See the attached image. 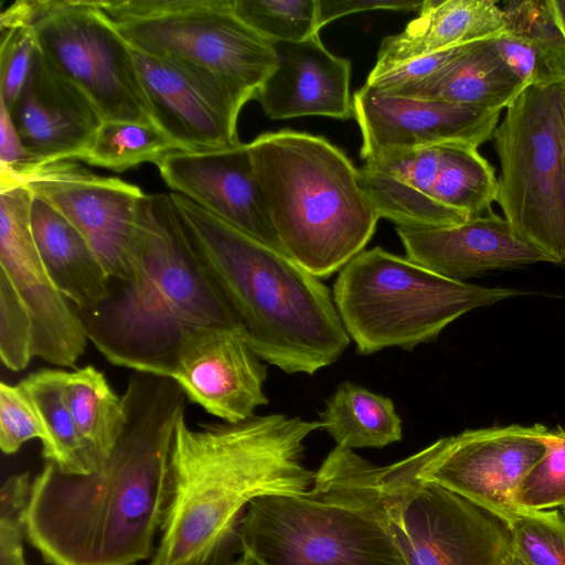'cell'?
<instances>
[{
	"label": "cell",
	"instance_id": "1",
	"mask_svg": "<svg viewBox=\"0 0 565 565\" xmlns=\"http://www.w3.org/2000/svg\"><path fill=\"white\" fill-rule=\"evenodd\" d=\"M121 397L124 427L102 470L67 475L46 461L32 478L22 529L49 565H137L156 551L188 398L173 379L135 371Z\"/></svg>",
	"mask_w": 565,
	"mask_h": 565
},
{
	"label": "cell",
	"instance_id": "2",
	"mask_svg": "<svg viewBox=\"0 0 565 565\" xmlns=\"http://www.w3.org/2000/svg\"><path fill=\"white\" fill-rule=\"evenodd\" d=\"M320 420L284 414L191 427L182 415L169 458L170 493L147 565H221L238 553L242 518L255 499L308 490L316 472L305 441Z\"/></svg>",
	"mask_w": 565,
	"mask_h": 565
},
{
	"label": "cell",
	"instance_id": "3",
	"mask_svg": "<svg viewBox=\"0 0 565 565\" xmlns=\"http://www.w3.org/2000/svg\"><path fill=\"white\" fill-rule=\"evenodd\" d=\"M76 312L89 342L108 362L167 377L194 333L224 329L241 335L193 249L171 193L143 194L127 278H109L107 297Z\"/></svg>",
	"mask_w": 565,
	"mask_h": 565
},
{
	"label": "cell",
	"instance_id": "4",
	"mask_svg": "<svg viewBox=\"0 0 565 565\" xmlns=\"http://www.w3.org/2000/svg\"><path fill=\"white\" fill-rule=\"evenodd\" d=\"M193 249L257 356L287 374H315L350 343L333 296L282 250L171 192Z\"/></svg>",
	"mask_w": 565,
	"mask_h": 565
},
{
	"label": "cell",
	"instance_id": "5",
	"mask_svg": "<svg viewBox=\"0 0 565 565\" xmlns=\"http://www.w3.org/2000/svg\"><path fill=\"white\" fill-rule=\"evenodd\" d=\"M381 471L337 446L305 492L250 502L238 553L253 565H406L388 526Z\"/></svg>",
	"mask_w": 565,
	"mask_h": 565
},
{
	"label": "cell",
	"instance_id": "6",
	"mask_svg": "<svg viewBox=\"0 0 565 565\" xmlns=\"http://www.w3.org/2000/svg\"><path fill=\"white\" fill-rule=\"evenodd\" d=\"M256 181L281 249L328 278L364 250L381 218L359 170L321 136L291 129L247 143Z\"/></svg>",
	"mask_w": 565,
	"mask_h": 565
},
{
	"label": "cell",
	"instance_id": "7",
	"mask_svg": "<svg viewBox=\"0 0 565 565\" xmlns=\"http://www.w3.org/2000/svg\"><path fill=\"white\" fill-rule=\"evenodd\" d=\"M519 294L444 277L377 246L339 271L332 295L358 351L372 354L434 341L465 313Z\"/></svg>",
	"mask_w": 565,
	"mask_h": 565
},
{
	"label": "cell",
	"instance_id": "8",
	"mask_svg": "<svg viewBox=\"0 0 565 565\" xmlns=\"http://www.w3.org/2000/svg\"><path fill=\"white\" fill-rule=\"evenodd\" d=\"M505 109L497 202L519 237L565 263V82L527 86Z\"/></svg>",
	"mask_w": 565,
	"mask_h": 565
},
{
	"label": "cell",
	"instance_id": "9",
	"mask_svg": "<svg viewBox=\"0 0 565 565\" xmlns=\"http://www.w3.org/2000/svg\"><path fill=\"white\" fill-rule=\"evenodd\" d=\"M32 201L24 184L0 190V358L13 372L34 358L75 367L89 340L42 262L31 226Z\"/></svg>",
	"mask_w": 565,
	"mask_h": 565
},
{
	"label": "cell",
	"instance_id": "10",
	"mask_svg": "<svg viewBox=\"0 0 565 565\" xmlns=\"http://www.w3.org/2000/svg\"><path fill=\"white\" fill-rule=\"evenodd\" d=\"M135 51L173 56L218 74L245 105L276 65L271 41L235 12L233 0H95Z\"/></svg>",
	"mask_w": 565,
	"mask_h": 565
},
{
	"label": "cell",
	"instance_id": "11",
	"mask_svg": "<svg viewBox=\"0 0 565 565\" xmlns=\"http://www.w3.org/2000/svg\"><path fill=\"white\" fill-rule=\"evenodd\" d=\"M23 23L41 55L94 103L104 120L156 124L132 49L90 0H19L0 24Z\"/></svg>",
	"mask_w": 565,
	"mask_h": 565
},
{
	"label": "cell",
	"instance_id": "12",
	"mask_svg": "<svg viewBox=\"0 0 565 565\" xmlns=\"http://www.w3.org/2000/svg\"><path fill=\"white\" fill-rule=\"evenodd\" d=\"M381 487L406 565H508L513 556L509 522L419 479L415 454L382 467Z\"/></svg>",
	"mask_w": 565,
	"mask_h": 565
},
{
	"label": "cell",
	"instance_id": "13",
	"mask_svg": "<svg viewBox=\"0 0 565 565\" xmlns=\"http://www.w3.org/2000/svg\"><path fill=\"white\" fill-rule=\"evenodd\" d=\"M547 433L540 424L467 429L416 452L417 476L510 522L523 511L518 490L545 454Z\"/></svg>",
	"mask_w": 565,
	"mask_h": 565
},
{
	"label": "cell",
	"instance_id": "14",
	"mask_svg": "<svg viewBox=\"0 0 565 565\" xmlns=\"http://www.w3.org/2000/svg\"><path fill=\"white\" fill-rule=\"evenodd\" d=\"M17 184L28 186L81 232L109 278H127L137 209L145 194L140 188L97 175L72 160L34 167Z\"/></svg>",
	"mask_w": 565,
	"mask_h": 565
},
{
	"label": "cell",
	"instance_id": "15",
	"mask_svg": "<svg viewBox=\"0 0 565 565\" xmlns=\"http://www.w3.org/2000/svg\"><path fill=\"white\" fill-rule=\"evenodd\" d=\"M132 53L156 125L183 150L241 142L237 119L244 104L224 78L178 57Z\"/></svg>",
	"mask_w": 565,
	"mask_h": 565
},
{
	"label": "cell",
	"instance_id": "16",
	"mask_svg": "<svg viewBox=\"0 0 565 565\" xmlns=\"http://www.w3.org/2000/svg\"><path fill=\"white\" fill-rule=\"evenodd\" d=\"M365 161L443 145L478 148L492 139L501 110L441 99L395 96L369 85L353 95Z\"/></svg>",
	"mask_w": 565,
	"mask_h": 565
},
{
	"label": "cell",
	"instance_id": "17",
	"mask_svg": "<svg viewBox=\"0 0 565 565\" xmlns=\"http://www.w3.org/2000/svg\"><path fill=\"white\" fill-rule=\"evenodd\" d=\"M154 164L174 193L282 250L254 174L247 143L177 150L164 154Z\"/></svg>",
	"mask_w": 565,
	"mask_h": 565
},
{
	"label": "cell",
	"instance_id": "18",
	"mask_svg": "<svg viewBox=\"0 0 565 565\" xmlns=\"http://www.w3.org/2000/svg\"><path fill=\"white\" fill-rule=\"evenodd\" d=\"M266 366L242 337L231 330L206 329L182 345L172 374L186 398L226 423L255 416L267 405Z\"/></svg>",
	"mask_w": 565,
	"mask_h": 565
},
{
	"label": "cell",
	"instance_id": "19",
	"mask_svg": "<svg viewBox=\"0 0 565 565\" xmlns=\"http://www.w3.org/2000/svg\"><path fill=\"white\" fill-rule=\"evenodd\" d=\"M10 113L34 167L77 161L104 121L89 97L41 53Z\"/></svg>",
	"mask_w": 565,
	"mask_h": 565
},
{
	"label": "cell",
	"instance_id": "20",
	"mask_svg": "<svg viewBox=\"0 0 565 565\" xmlns=\"http://www.w3.org/2000/svg\"><path fill=\"white\" fill-rule=\"evenodd\" d=\"M396 233L406 258L455 280L463 281L493 269L552 262L492 211L450 226H396Z\"/></svg>",
	"mask_w": 565,
	"mask_h": 565
},
{
	"label": "cell",
	"instance_id": "21",
	"mask_svg": "<svg viewBox=\"0 0 565 565\" xmlns=\"http://www.w3.org/2000/svg\"><path fill=\"white\" fill-rule=\"evenodd\" d=\"M276 65L255 99L270 119L354 117L351 63L331 53L319 33L300 42H273Z\"/></svg>",
	"mask_w": 565,
	"mask_h": 565
},
{
	"label": "cell",
	"instance_id": "22",
	"mask_svg": "<svg viewBox=\"0 0 565 565\" xmlns=\"http://www.w3.org/2000/svg\"><path fill=\"white\" fill-rule=\"evenodd\" d=\"M441 146L391 153L359 168L361 188L380 217L396 226L439 227L469 218L437 204L433 189L439 172Z\"/></svg>",
	"mask_w": 565,
	"mask_h": 565
},
{
	"label": "cell",
	"instance_id": "23",
	"mask_svg": "<svg viewBox=\"0 0 565 565\" xmlns=\"http://www.w3.org/2000/svg\"><path fill=\"white\" fill-rule=\"evenodd\" d=\"M405 29L383 39L372 71L424 55L500 36L501 7L492 0H425Z\"/></svg>",
	"mask_w": 565,
	"mask_h": 565
},
{
	"label": "cell",
	"instance_id": "24",
	"mask_svg": "<svg viewBox=\"0 0 565 565\" xmlns=\"http://www.w3.org/2000/svg\"><path fill=\"white\" fill-rule=\"evenodd\" d=\"M31 226L42 262L75 309H89L108 295L109 276L81 232L33 194Z\"/></svg>",
	"mask_w": 565,
	"mask_h": 565
},
{
	"label": "cell",
	"instance_id": "25",
	"mask_svg": "<svg viewBox=\"0 0 565 565\" xmlns=\"http://www.w3.org/2000/svg\"><path fill=\"white\" fill-rule=\"evenodd\" d=\"M524 88L500 55L495 39H488L471 43L460 56L433 75L384 93L502 110Z\"/></svg>",
	"mask_w": 565,
	"mask_h": 565
},
{
	"label": "cell",
	"instance_id": "26",
	"mask_svg": "<svg viewBox=\"0 0 565 565\" xmlns=\"http://www.w3.org/2000/svg\"><path fill=\"white\" fill-rule=\"evenodd\" d=\"M505 30L495 38L500 55L527 86L565 82V36L550 0H512L502 7Z\"/></svg>",
	"mask_w": 565,
	"mask_h": 565
},
{
	"label": "cell",
	"instance_id": "27",
	"mask_svg": "<svg viewBox=\"0 0 565 565\" xmlns=\"http://www.w3.org/2000/svg\"><path fill=\"white\" fill-rule=\"evenodd\" d=\"M63 397L73 415L95 472L102 470L125 423L122 397L93 365L62 372Z\"/></svg>",
	"mask_w": 565,
	"mask_h": 565
},
{
	"label": "cell",
	"instance_id": "28",
	"mask_svg": "<svg viewBox=\"0 0 565 565\" xmlns=\"http://www.w3.org/2000/svg\"><path fill=\"white\" fill-rule=\"evenodd\" d=\"M320 423L337 446L351 450L382 448L403 436L392 399L352 382L338 385L320 414Z\"/></svg>",
	"mask_w": 565,
	"mask_h": 565
},
{
	"label": "cell",
	"instance_id": "29",
	"mask_svg": "<svg viewBox=\"0 0 565 565\" xmlns=\"http://www.w3.org/2000/svg\"><path fill=\"white\" fill-rule=\"evenodd\" d=\"M62 372L42 369L29 374L20 385L32 399L47 434L42 456L67 475L95 472L73 415L63 397Z\"/></svg>",
	"mask_w": 565,
	"mask_h": 565
},
{
	"label": "cell",
	"instance_id": "30",
	"mask_svg": "<svg viewBox=\"0 0 565 565\" xmlns=\"http://www.w3.org/2000/svg\"><path fill=\"white\" fill-rule=\"evenodd\" d=\"M498 178L493 167L467 145H443L434 201L469 220L491 212L497 201Z\"/></svg>",
	"mask_w": 565,
	"mask_h": 565
},
{
	"label": "cell",
	"instance_id": "31",
	"mask_svg": "<svg viewBox=\"0 0 565 565\" xmlns=\"http://www.w3.org/2000/svg\"><path fill=\"white\" fill-rule=\"evenodd\" d=\"M177 150L183 149L156 124L104 120L77 161L122 172Z\"/></svg>",
	"mask_w": 565,
	"mask_h": 565
},
{
	"label": "cell",
	"instance_id": "32",
	"mask_svg": "<svg viewBox=\"0 0 565 565\" xmlns=\"http://www.w3.org/2000/svg\"><path fill=\"white\" fill-rule=\"evenodd\" d=\"M237 15L271 42H300L319 33L318 0H233Z\"/></svg>",
	"mask_w": 565,
	"mask_h": 565
},
{
	"label": "cell",
	"instance_id": "33",
	"mask_svg": "<svg viewBox=\"0 0 565 565\" xmlns=\"http://www.w3.org/2000/svg\"><path fill=\"white\" fill-rule=\"evenodd\" d=\"M514 554L526 565H565V518L557 510H523L510 522Z\"/></svg>",
	"mask_w": 565,
	"mask_h": 565
},
{
	"label": "cell",
	"instance_id": "34",
	"mask_svg": "<svg viewBox=\"0 0 565 565\" xmlns=\"http://www.w3.org/2000/svg\"><path fill=\"white\" fill-rule=\"evenodd\" d=\"M516 503L522 510L565 507V429H548L546 451L522 480Z\"/></svg>",
	"mask_w": 565,
	"mask_h": 565
},
{
	"label": "cell",
	"instance_id": "35",
	"mask_svg": "<svg viewBox=\"0 0 565 565\" xmlns=\"http://www.w3.org/2000/svg\"><path fill=\"white\" fill-rule=\"evenodd\" d=\"M0 26V102L11 111L40 55V50L29 25L8 23Z\"/></svg>",
	"mask_w": 565,
	"mask_h": 565
},
{
	"label": "cell",
	"instance_id": "36",
	"mask_svg": "<svg viewBox=\"0 0 565 565\" xmlns=\"http://www.w3.org/2000/svg\"><path fill=\"white\" fill-rule=\"evenodd\" d=\"M40 439L42 447L47 443V434L41 417L20 385L0 383V448L6 455H13L26 441Z\"/></svg>",
	"mask_w": 565,
	"mask_h": 565
},
{
	"label": "cell",
	"instance_id": "37",
	"mask_svg": "<svg viewBox=\"0 0 565 565\" xmlns=\"http://www.w3.org/2000/svg\"><path fill=\"white\" fill-rule=\"evenodd\" d=\"M31 477H9L0 492V565H28L23 552L22 512L29 498Z\"/></svg>",
	"mask_w": 565,
	"mask_h": 565
},
{
	"label": "cell",
	"instance_id": "38",
	"mask_svg": "<svg viewBox=\"0 0 565 565\" xmlns=\"http://www.w3.org/2000/svg\"><path fill=\"white\" fill-rule=\"evenodd\" d=\"M33 167L10 110L0 102V190L14 185Z\"/></svg>",
	"mask_w": 565,
	"mask_h": 565
},
{
	"label": "cell",
	"instance_id": "39",
	"mask_svg": "<svg viewBox=\"0 0 565 565\" xmlns=\"http://www.w3.org/2000/svg\"><path fill=\"white\" fill-rule=\"evenodd\" d=\"M422 3L415 0H318V24L321 29L335 19L364 11H418Z\"/></svg>",
	"mask_w": 565,
	"mask_h": 565
},
{
	"label": "cell",
	"instance_id": "40",
	"mask_svg": "<svg viewBox=\"0 0 565 565\" xmlns=\"http://www.w3.org/2000/svg\"><path fill=\"white\" fill-rule=\"evenodd\" d=\"M554 17L565 36V0H550Z\"/></svg>",
	"mask_w": 565,
	"mask_h": 565
},
{
	"label": "cell",
	"instance_id": "41",
	"mask_svg": "<svg viewBox=\"0 0 565 565\" xmlns=\"http://www.w3.org/2000/svg\"><path fill=\"white\" fill-rule=\"evenodd\" d=\"M221 565H253L250 562L245 559L244 557L239 556L238 558L232 559L227 563L221 564Z\"/></svg>",
	"mask_w": 565,
	"mask_h": 565
},
{
	"label": "cell",
	"instance_id": "42",
	"mask_svg": "<svg viewBox=\"0 0 565 565\" xmlns=\"http://www.w3.org/2000/svg\"><path fill=\"white\" fill-rule=\"evenodd\" d=\"M508 565H526L522 559H520L515 554L511 557Z\"/></svg>",
	"mask_w": 565,
	"mask_h": 565
},
{
	"label": "cell",
	"instance_id": "43",
	"mask_svg": "<svg viewBox=\"0 0 565 565\" xmlns=\"http://www.w3.org/2000/svg\"><path fill=\"white\" fill-rule=\"evenodd\" d=\"M561 510H562V514H563V516L565 518V507H564V508H561Z\"/></svg>",
	"mask_w": 565,
	"mask_h": 565
}]
</instances>
